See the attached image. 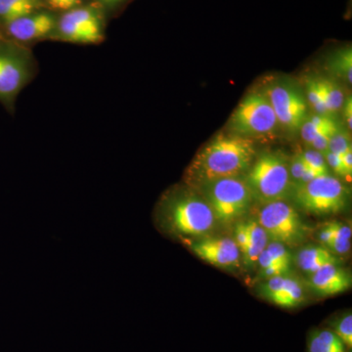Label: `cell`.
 I'll use <instances>...</instances> for the list:
<instances>
[{
    "label": "cell",
    "mask_w": 352,
    "mask_h": 352,
    "mask_svg": "<svg viewBox=\"0 0 352 352\" xmlns=\"http://www.w3.org/2000/svg\"><path fill=\"white\" fill-rule=\"evenodd\" d=\"M201 188L215 219L222 224L232 223L244 217L254 201L243 175L208 182Z\"/></svg>",
    "instance_id": "cell-8"
},
{
    "label": "cell",
    "mask_w": 352,
    "mask_h": 352,
    "mask_svg": "<svg viewBox=\"0 0 352 352\" xmlns=\"http://www.w3.org/2000/svg\"><path fill=\"white\" fill-rule=\"evenodd\" d=\"M261 90L274 110L279 129L287 133L300 132L308 116L307 100L300 87L289 78H277L268 80Z\"/></svg>",
    "instance_id": "cell-9"
},
{
    "label": "cell",
    "mask_w": 352,
    "mask_h": 352,
    "mask_svg": "<svg viewBox=\"0 0 352 352\" xmlns=\"http://www.w3.org/2000/svg\"><path fill=\"white\" fill-rule=\"evenodd\" d=\"M286 277L287 275H283V276H275L265 279L266 281L259 288L261 296L265 298V300H267L268 302H273L274 298H276L278 294L283 288Z\"/></svg>",
    "instance_id": "cell-26"
},
{
    "label": "cell",
    "mask_w": 352,
    "mask_h": 352,
    "mask_svg": "<svg viewBox=\"0 0 352 352\" xmlns=\"http://www.w3.org/2000/svg\"><path fill=\"white\" fill-rule=\"evenodd\" d=\"M83 0H44V6L55 13H63L82 6Z\"/></svg>",
    "instance_id": "cell-30"
},
{
    "label": "cell",
    "mask_w": 352,
    "mask_h": 352,
    "mask_svg": "<svg viewBox=\"0 0 352 352\" xmlns=\"http://www.w3.org/2000/svg\"><path fill=\"white\" fill-rule=\"evenodd\" d=\"M248 230H249V245L247 252L243 258L248 265H254L258 263L259 254L263 252L267 245L268 238L263 227L259 226L256 220H250L247 222Z\"/></svg>",
    "instance_id": "cell-19"
},
{
    "label": "cell",
    "mask_w": 352,
    "mask_h": 352,
    "mask_svg": "<svg viewBox=\"0 0 352 352\" xmlns=\"http://www.w3.org/2000/svg\"><path fill=\"white\" fill-rule=\"evenodd\" d=\"M342 111H344V122H346V129L351 132L352 129V98L351 96L347 97L344 100V106H342Z\"/></svg>",
    "instance_id": "cell-37"
},
{
    "label": "cell",
    "mask_w": 352,
    "mask_h": 352,
    "mask_svg": "<svg viewBox=\"0 0 352 352\" xmlns=\"http://www.w3.org/2000/svg\"><path fill=\"white\" fill-rule=\"evenodd\" d=\"M256 221L263 227L270 242L296 245L307 236V226L298 210L286 201L264 204L259 208Z\"/></svg>",
    "instance_id": "cell-10"
},
{
    "label": "cell",
    "mask_w": 352,
    "mask_h": 352,
    "mask_svg": "<svg viewBox=\"0 0 352 352\" xmlns=\"http://www.w3.org/2000/svg\"><path fill=\"white\" fill-rule=\"evenodd\" d=\"M305 94H307L308 104L314 109L315 113L328 115L327 109L322 102L318 78H308L305 82Z\"/></svg>",
    "instance_id": "cell-23"
},
{
    "label": "cell",
    "mask_w": 352,
    "mask_h": 352,
    "mask_svg": "<svg viewBox=\"0 0 352 352\" xmlns=\"http://www.w3.org/2000/svg\"><path fill=\"white\" fill-rule=\"evenodd\" d=\"M325 248L335 256H344V254L351 252V241L333 237V239L329 242Z\"/></svg>",
    "instance_id": "cell-33"
},
{
    "label": "cell",
    "mask_w": 352,
    "mask_h": 352,
    "mask_svg": "<svg viewBox=\"0 0 352 352\" xmlns=\"http://www.w3.org/2000/svg\"><path fill=\"white\" fill-rule=\"evenodd\" d=\"M351 148V132L346 127L340 126L329 141L328 151L342 157Z\"/></svg>",
    "instance_id": "cell-24"
},
{
    "label": "cell",
    "mask_w": 352,
    "mask_h": 352,
    "mask_svg": "<svg viewBox=\"0 0 352 352\" xmlns=\"http://www.w3.org/2000/svg\"><path fill=\"white\" fill-rule=\"evenodd\" d=\"M325 157L326 163H327L329 168H332L335 173L340 176H346L344 173V164H342V157L338 155L333 154L331 152H326L324 154Z\"/></svg>",
    "instance_id": "cell-35"
},
{
    "label": "cell",
    "mask_w": 352,
    "mask_h": 352,
    "mask_svg": "<svg viewBox=\"0 0 352 352\" xmlns=\"http://www.w3.org/2000/svg\"><path fill=\"white\" fill-rule=\"evenodd\" d=\"M57 18V13L46 8L34 11L2 25L4 36L25 46L50 39L56 27Z\"/></svg>",
    "instance_id": "cell-11"
},
{
    "label": "cell",
    "mask_w": 352,
    "mask_h": 352,
    "mask_svg": "<svg viewBox=\"0 0 352 352\" xmlns=\"http://www.w3.org/2000/svg\"><path fill=\"white\" fill-rule=\"evenodd\" d=\"M229 132L252 139L270 138L279 124L274 110L263 90L245 95L228 122Z\"/></svg>",
    "instance_id": "cell-7"
},
{
    "label": "cell",
    "mask_w": 352,
    "mask_h": 352,
    "mask_svg": "<svg viewBox=\"0 0 352 352\" xmlns=\"http://www.w3.org/2000/svg\"><path fill=\"white\" fill-rule=\"evenodd\" d=\"M328 68L336 78L344 80L347 85L352 83V48L344 46L333 53L329 58Z\"/></svg>",
    "instance_id": "cell-20"
},
{
    "label": "cell",
    "mask_w": 352,
    "mask_h": 352,
    "mask_svg": "<svg viewBox=\"0 0 352 352\" xmlns=\"http://www.w3.org/2000/svg\"><path fill=\"white\" fill-rule=\"evenodd\" d=\"M342 164H344V173L346 177L351 175L352 173V148L347 150L342 156Z\"/></svg>",
    "instance_id": "cell-38"
},
{
    "label": "cell",
    "mask_w": 352,
    "mask_h": 352,
    "mask_svg": "<svg viewBox=\"0 0 352 352\" xmlns=\"http://www.w3.org/2000/svg\"><path fill=\"white\" fill-rule=\"evenodd\" d=\"M340 126L339 122L336 120V122H333L330 126L322 129V131L319 132L318 135L316 136V138L314 139V142L309 145L310 148L322 153L323 155L325 154V153L328 151L329 141H330L333 133L340 129Z\"/></svg>",
    "instance_id": "cell-27"
},
{
    "label": "cell",
    "mask_w": 352,
    "mask_h": 352,
    "mask_svg": "<svg viewBox=\"0 0 352 352\" xmlns=\"http://www.w3.org/2000/svg\"><path fill=\"white\" fill-rule=\"evenodd\" d=\"M335 122L336 119L333 116L318 115V113L307 116L300 129L303 142L307 145L311 144L322 129L330 126Z\"/></svg>",
    "instance_id": "cell-21"
},
{
    "label": "cell",
    "mask_w": 352,
    "mask_h": 352,
    "mask_svg": "<svg viewBox=\"0 0 352 352\" xmlns=\"http://www.w3.org/2000/svg\"><path fill=\"white\" fill-rule=\"evenodd\" d=\"M289 268H291V266L286 265V264H277V265L270 266V267L259 271V274L263 279L275 276H283V275L289 274Z\"/></svg>",
    "instance_id": "cell-34"
},
{
    "label": "cell",
    "mask_w": 352,
    "mask_h": 352,
    "mask_svg": "<svg viewBox=\"0 0 352 352\" xmlns=\"http://www.w3.org/2000/svg\"><path fill=\"white\" fill-rule=\"evenodd\" d=\"M305 168H307V164L303 161L302 152L296 153L295 156L292 157L291 161H289V177L293 183V187L300 184Z\"/></svg>",
    "instance_id": "cell-28"
},
{
    "label": "cell",
    "mask_w": 352,
    "mask_h": 352,
    "mask_svg": "<svg viewBox=\"0 0 352 352\" xmlns=\"http://www.w3.org/2000/svg\"><path fill=\"white\" fill-rule=\"evenodd\" d=\"M308 284L316 295L333 296L351 288V275L340 264H328L309 275Z\"/></svg>",
    "instance_id": "cell-13"
},
{
    "label": "cell",
    "mask_w": 352,
    "mask_h": 352,
    "mask_svg": "<svg viewBox=\"0 0 352 352\" xmlns=\"http://www.w3.org/2000/svg\"><path fill=\"white\" fill-rule=\"evenodd\" d=\"M305 300V289L300 280L287 275L283 288L272 303L280 307L294 308L302 305Z\"/></svg>",
    "instance_id": "cell-18"
},
{
    "label": "cell",
    "mask_w": 352,
    "mask_h": 352,
    "mask_svg": "<svg viewBox=\"0 0 352 352\" xmlns=\"http://www.w3.org/2000/svg\"><path fill=\"white\" fill-rule=\"evenodd\" d=\"M157 226L175 237H198L214 229L215 217L207 201L182 189L168 191L160 201Z\"/></svg>",
    "instance_id": "cell-2"
},
{
    "label": "cell",
    "mask_w": 352,
    "mask_h": 352,
    "mask_svg": "<svg viewBox=\"0 0 352 352\" xmlns=\"http://www.w3.org/2000/svg\"><path fill=\"white\" fill-rule=\"evenodd\" d=\"M346 349L331 329H315L308 335V352H346Z\"/></svg>",
    "instance_id": "cell-16"
},
{
    "label": "cell",
    "mask_w": 352,
    "mask_h": 352,
    "mask_svg": "<svg viewBox=\"0 0 352 352\" xmlns=\"http://www.w3.org/2000/svg\"><path fill=\"white\" fill-rule=\"evenodd\" d=\"M296 263L310 275L328 264H340V261L323 245H305L296 254Z\"/></svg>",
    "instance_id": "cell-14"
},
{
    "label": "cell",
    "mask_w": 352,
    "mask_h": 352,
    "mask_svg": "<svg viewBox=\"0 0 352 352\" xmlns=\"http://www.w3.org/2000/svg\"><path fill=\"white\" fill-rule=\"evenodd\" d=\"M303 161L307 164V168L316 171L319 175H329V166L326 163L325 157L322 153L309 148L302 152Z\"/></svg>",
    "instance_id": "cell-25"
},
{
    "label": "cell",
    "mask_w": 352,
    "mask_h": 352,
    "mask_svg": "<svg viewBox=\"0 0 352 352\" xmlns=\"http://www.w3.org/2000/svg\"><path fill=\"white\" fill-rule=\"evenodd\" d=\"M258 263L259 271L270 267V266L277 265V264H285L279 263V261H277L276 259L273 258L270 254V252L266 250V248L263 250V252L259 254L258 263ZM286 265H288V264H286Z\"/></svg>",
    "instance_id": "cell-36"
},
{
    "label": "cell",
    "mask_w": 352,
    "mask_h": 352,
    "mask_svg": "<svg viewBox=\"0 0 352 352\" xmlns=\"http://www.w3.org/2000/svg\"><path fill=\"white\" fill-rule=\"evenodd\" d=\"M244 177L252 200L263 205L272 201H286L293 191L289 161L280 152L261 154L252 163Z\"/></svg>",
    "instance_id": "cell-4"
},
{
    "label": "cell",
    "mask_w": 352,
    "mask_h": 352,
    "mask_svg": "<svg viewBox=\"0 0 352 352\" xmlns=\"http://www.w3.org/2000/svg\"><path fill=\"white\" fill-rule=\"evenodd\" d=\"M44 8V0H0V25Z\"/></svg>",
    "instance_id": "cell-15"
},
{
    "label": "cell",
    "mask_w": 352,
    "mask_h": 352,
    "mask_svg": "<svg viewBox=\"0 0 352 352\" xmlns=\"http://www.w3.org/2000/svg\"><path fill=\"white\" fill-rule=\"evenodd\" d=\"M106 21L103 7L82 4L58 15L51 41L95 45L105 41Z\"/></svg>",
    "instance_id": "cell-6"
},
{
    "label": "cell",
    "mask_w": 352,
    "mask_h": 352,
    "mask_svg": "<svg viewBox=\"0 0 352 352\" xmlns=\"http://www.w3.org/2000/svg\"><path fill=\"white\" fill-rule=\"evenodd\" d=\"M38 72L36 57L29 46L0 34V103L9 111L23 89Z\"/></svg>",
    "instance_id": "cell-3"
},
{
    "label": "cell",
    "mask_w": 352,
    "mask_h": 352,
    "mask_svg": "<svg viewBox=\"0 0 352 352\" xmlns=\"http://www.w3.org/2000/svg\"><path fill=\"white\" fill-rule=\"evenodd\" d=\"M319 85H320L322 102L327 109L328 115L335 116L342 110L346 100L344 89L340 87V83L333 78H319Z\"/></svg>",
    "instance_id": "cell-17"
},
{
    "label": "cell",
    "mask_w": 352,
    "mask_h": 352,
    "mask_svg": "<svg viewBox=\"0 0 352 352\" xmlns=\"http://www.w3.org/2000/svg\"><path fill=\"white\" fill-rule=\"evenodd\" d=\"M235 241L240 254L242 256L247 252L248 245H249L250 236L248 230L247 222H239L235 227Z\"/></svg>",
    "instance_id": "cell-31"
},
{
    "label": "cell",
    "mask_w": 352,
    "mask_h": 352,
    "mask_svg": "<svg viewBox=\"0 0 352 352\" xmlns=\"http://www.w3.org/2000/svg\"><path fill=\"white\" fill-rule=\"evenodd\" d=\"M331 330L344 342L347 349L352 347V314L346 312V314L338 316L331 323Z\"/></svg>",
    "instance_id": "cell-22"
},
{
    "label": "cell",
    "mask_w": 352,
    "mask_h": 352,
    "mask_svg": "<svg viewBox=\"0 0 352 352\" xmlns=\"http://www.w3.org/2000/svg\"><path fill=\"white\" fill-rule=\"evenodd\" d=\"M266 250L279 263L292 265L293 256H292L289 250L287 249V245L278 242H268L267 245H266Z\"/></svg>",
    "instance_id": "cell-29"
},
{
    "label": "cell",
    "mask_w": 352,
    "mask_h": 352,
    "mask_svg": "<svg viewBox=\"0 0 352 352\" xmlns=\"http://www.w3.org/2000/svg\"><path fill=\"white\" fill-rule=\"evenodd\" d=\"M256 154L252 139L231 132L219 133L197 153L185 173V182L201 187L222 178L243 175L251 168Z\"/></svg>",
    "instance_id": "cell-1"
},
{
    "label": "cell",
    "mask_w": 352,
    "mask_h": 352,
    "mask_svg": "<svg viewBox=\"0 0 352 352\" xmlns=\"http://www.w3.org/2000/svg\"><path fill=\"white\" fill-rule=\"evenodd\" d=\"M126 0H95V3L102 7H116L124 3Z\"/></svg>",
    "instance_id": "cell-39"
},
{
    "label": "cell",
    "mask_w": 352,
    "mask_h": 352,
    "mask_svg": "<svg viewBox=\"0 0 352 352\" xmlns=\"http://www.w3.org/2000/svg\"><path fill=\"white\" fill-rule=\"evenodd\" d=\"M325 226L332 231L333 237L342 240H351V227L344 222L331 221L325 223Z\"/></svg>",
    "instance_id": "cell-32"
},
{
    "label": "cell",
    "mask_w": 352,
    "mask_h": 352,
    "mask_svg": "<svg viewBox=\"0 0 352 352\" xmlns=\"http://www.w3.org/2000/svg\"><path fill=\"white\" fill-rule=\"evenodd\" d=\"M191 251L203 261L224 270L240 266L241 254L235 241L230 238H208L192 242Z\"/></svg>",
    "instance_id": "cell-12"
},
{
    "label": "cell",
    "mask_w": 352,
    "mask_h": 352,
    "mask_svg": "<svg viewBox=\"0 0 352 352\" xmlns=\"http://www.w3.org/2000/svg\"><path fill=\"white\" fill-rule=\"evenodd\" d=\"M291 197L303 212L324 217L344 212L349 205L351 191L339 178L326 175L307 184L294 186Z\"/></svg>",
    "instance_id": "cell-5"
}]
</instances>
